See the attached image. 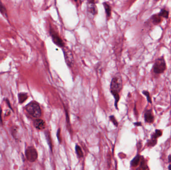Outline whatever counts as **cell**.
Wrapping results in <instances>:
<instances>
[{
    "mask_svg": "<svg viewBox=\"0 0 171 170\" xmlns=\"http://www.w3.org/2000/svg\"><path fill=\"white\" fill-rule=\"evenodd\" d=\"M152 20L153 22L155 24V25H157V24L161 22V17L159 15H154L152 17Z\"/></svg>",
    "mask_w": 171,
    "mask_h": 170,
    "instance_id": "7c38bea8",
    "label": "cell"
},
{
    "mask_svg": "<svg viewBox=\"0 0 171 170\" xmlns=\"http://www.w3.org/2000/svg\"><path fill=\"white\" fill-rule=\"evenodd\" d=\"M169 162H171V155H170L169 156Z\"/></svg>",
    "mask_w": 171,
    "mask_h": 170,
    "instance_id": "484cf974",
    "label": "cell"
},
{
    "mask_svg": "<svg viewBox=\"0 0 171 170\" xmlns=\"http://www.w3.org/2000/svg\"><path fill=\"white\" fill-rule=\"evenodd\" d=\"M88 2L89 3L94 4L95 3V0H88Z\"/></svg>",
    "mask_w": 171,
    "mask_h": 170,
    "instance_id": "cb8c5ba5",
    "label": "cell"
},
{
    "mask_svg": "<svg viewBox=\"0 0 171 170\" xmlns=\"http://www.w3.org/2000/svg\"><path fill=\"white\" fill-rule=\"evenodd\" d=\"M140 169H148L147 166L145 164V162L143 158L142 159V160L141 162V163H140Z\"/></svg>",
    "mask_w": 171,
    "mask_h": 170,
    "instance_id": "44dd1931",
    "label": "cell"
},
{
    "mask_svg": "<svg viewBox=\"0 0 171 170\" xmlns=\"http://www.w3.org/2000/svg\"><path fill=\"white\" fill-rule=\"evenodd\" d=\"M162 132L160 130H156L155 133L152 135V138L157 139V138L160 137L162 135Z\"/></svg>",
    "mask_w": 171,
    "mask_h": 170,
    "instance_id": "e0dca14e",
    "label": "cell"
},
{
    "mask_svg": "<svg viewBox=\"0 0 171 170\" xmlns=\"http://www.w3.org/2000/svg\"><path fill=\"white\" fill-rule=\"evenodd\" d=\"M76 152L79 158H82L83 157V153L81 148V147L78 145H76Z\"/></svg>",
    "mask_w": 171,
    "mask_h": 170,
    "instance_id": "5bb4252c",
    "label": "cell"
},
{
    "mask_svg": "<svg viewBox=\"0 0 171 170\" xmlns=\"http://www.w3.org/2000/svg\"><path fill=\"white\" fill-rule=\"evenodd\" d=\"M104 6L106 12V15L108 17H110L111 14V8L110 5H109L107 3H104Z\"/></svg>",
    "mask_w": 171,
    "mask_h": 170,
    "instance_id": "4fadbf2b",
    "label": "cell"
},
{
    "mask_svg": "<svg viewBox=\"0 0 171 170\" xmlns=\"http://www.w3.org/2000/svg\"><path fill=\"white\" fill-rule=\"evenodd\" d=\"M159 16L160 17H163L165 18H168L169 17V12L166 10H161V11L160 12V14H159Z\"/></svg>",
    "mask_w": 171,
    "mask_h": 170,
    "instance_id": "2e32d148",
    "label": "cell"
},
{
    "mask_svg": "<svg viewBox=\"0 0 171 170\" xmlns=\"http://www.w3.org/2000/svg\"><path fill=\"white\" fill-rule=\"evenodd\" d=\"M51 36L53 39V41L55 44L58 45L60 47H63L64 45V43L62 40V39L60 38V37L58 36V35L55 33L54 32H51Z\"/></svg>",
    "mask_w": 171,
    "mask_h": 170,
    "instance_id": "52a82bcc",
    "label": "cell"
},
{
    "mask_svg": "<svg viewBox=\"0 0 171 170\" xmlns=\"http://www.w3.org/2000/svg\"><path fill=\"white\" fill-rule=\"evenodd\" d=\"M1 114H2V109L1 107H0V121H1V122L2 123V116H1L2 115Z\"/></svg>",
    "mask_w": 171,
    "mask_h": 170,
    "instance_id": "603a6c76",
    "label": "cell"
},
{
    "mask_svg": "<svg viewBox=\"0 0 171 170\" xmlns=\"http://www.w3.org/2000/svg\"><path fill=\"white\" fill-rule=\"evenodd\" d=\"M169 169L170 170H171V165H170L169 166Z\"/></svg>",
    "mask_w": 171,
    "mask_h": 170,
    "instance_id": "4316f807",
    "label": "cell"
},
{
    "mask_svg": "<svg viewBox=\"0 0 171 170\" xmlns=\"http://www.w3.org/2000/svg\"><path fill=\"white\" fill-rule=\"evenodd\" d=\"M157 139H154L152 138L151 140L148 141V145L149 146H152L153 147L154 146L157 144Z\"/></svg>",
    "mask_w": 171,
    "mask_h": 170,
    "instance_id": "ac0fdd59",
    "label": "cell"
},
{
    "mask_svg": "<svg viewBox=\"0 0 171 170\" xmlns=\"http://www.w3.org/2000/svg\"><path fill=\"white\" fill-rule=\"evenodd\" d=\"M154 71L157 74H162L166 68L165 61L163 58H158L156 60L154 65Z\"/></svg>",
    "mask_w": 171,
    "mask_h": 170,
    "instance_id": "3957f363",
    "label": "cell"
},
{
    "mask_svg": "<svg viewBox=\"0 0 171 170\" xmlns=\"http://www.w3.org/2000/svg\"><path fill=\"white\" fill-rule=\"evenodd\" d=\"M34 127L38 130H43L46 127V123L45 121L41 119L37 118L35 120L33 123Z\"/></svg>",
    "mask_w": 171,
    "mask_h": 170,
    "instance_id": "8992f818",
    "label": "cell"
},
{
    "mask_svg": "<svg viewBox=\"0 0 171 170\" xmlns=\"http://www.w3.org/2000/svg\"><path fill=\"white\" fill-rule=\"evenodd\" d=\"M110 119L111 121H112V122L113 123V124H114L116 127H117L118 125V122H117V120H116L115 117H114V116H111L110 117Z\"/></svg>",
    "mask_w": 171,
    "mask_h": 170,
    "instance_id": "7402d4cb",
    "label": "cell"
},
{
    "mask_svg": "<svg viewBox=\"0 0 171 170\" xmlns=\"http://www.w3.org/2000/svg\"><path fill=\"white\" fill-rule=\"evenodd\" d=\"M28 98V95L27 93L25 92H21L18 94V99L19 103L22 104Z\"/></svg>",
    "mask_w": 171,
    "mask_h": 170,
    "instance_id": "9c48e42d",
    "label": "cell"
},
{
    "mask_svg": "<svg viewBox=\"0 0 171 170\" xmlns=\"http://www.w3.org/2000/svg\"><path fill=\"white\" fill-rule=\"evenodd\" d=\"M49 133L48 132H45V135H46V139L47 140V141H48V143L49 144V146H50L51 147V150H52V143H51V138H50V135H49Z\"/></svg>",
    "mask_w": 171,
    "mask_h": 170,
    "instance_id": "d6986e66",
    "label": "cell"
},
{
    "mask_svg": "<svg viewBox=\"0 0 171 170\" xmlns=\"http://www.w3.org/2000/svg\"><path fill=\"white\" fill-rule=\"evenodd\" d=\"M64 52L65 60L67 65L70 67H72L74 64V57L72 52L68 50H65L64 51Z\"/></svg>",
    "mask_w": 171,
    "mask_h": 170,
    "instance_id": "5b68a950",
    "label": "cell"
},
{
    "mask_svg": "<svg viewBox=\"0 0 171 170\" xmlns=\"http://www.w3.org/2000/svg\"><path fill=\"white\" fill-rule=\"evenodd\" d=\"M26 110L27 112L36 118H39L41 116L42 111L39 104L36 101H32L26 106Z\"/></svg>",
    "mask_w": 171,
    "mask_h": 170,
    "instance_id": "7a4b0ae2",
    "label": "cell"
},
{
    "mask_svg": "<svg viewBox=\"0 0 171 170\" xmlns=\"http://www.w3.org/2000/svg\"><path fill=\"white\" fill-rule=\"evenodd\" d=\"M0 13H1L3 16L7 17V13L6 8L1 2H0Z\"/></svg>",
    "mask_w": 171,
    "mask_h": 170,
    "instance_id": "9a60e30c",
    "label": "cell"
},
{
    "mask_svg": "<svg viewBox=\"0 0 171 170\" xmlns=\"http://www.w3.org/2000/svg\"><path fill=\"white\" fill-rule=\"evenodd\" d=\"M145 120L146 122L149 123H152L154 120V116L152 114V110H149L147 111L144 115Z\"/></svg>",
    "mask_w": 171,
    "mask_h": 170,
    "instance_id": "ba28073f",
    "label": "cell"
},
{
    "mask_svg": "<svg viewBox=\"0 0 171 170\" xmlns=\"http://www.w3.org/2000/svg\"><path fill=\"white\" fill-rule=\"evenodd\" d=\"M27 159L30 162H34L38 158V155L36 149L33 146L28 147L25 151Z\"/></svg>",
    "mask_w": 171,
    "mask_h": 170,
    "instance_id": "277c9868",
    "label": "cell"
},
{
    "mask_svg": "<svg viewBox=\"0 0 171 170\" xmlns=\"http://www.w3.org/2000/svg\"><path fill=\"white\" fill-rule=\"evenodd\" d=\"M140 159H141L140 156L139 155H137L136 157H135L134 158V159L131 161V166L134 167H137L140 163Z\"/></svg>",
    "mask_w": 171,
    "mask_h": 170,
    "instance_id": "8fae6325",
    "label": "cell"
},
{
    "mask_svg": "<svg viewBox=\"0 0 171 170\" xmlns=\"http://www.w3.org/2000/svg\"><path fill=\"white\" fill-rule=\"evenodd\" d=\"M88 13L92 16H95L97 13V10L96 6L94 4L90 3L88 7Z\"/></svg>",
    "mask_w": 171,
    "mask_h": 170,
    "instance_id": "30bf717a",
    "label": "cell"
},
{
    "mask_svg": "<svg viewBox=\"0 0 171 170\" xmlns=\"http://www.w3.org/2000/svg\"></svg>",
    "mask_w": 171,
    "mask_h": 170,
    "instance_id": "83f0119b",
    "label": "cell"
},
{
    "mask_svg": "<svg viewBox=\"0 0 171 170\" xmlns=\"http://www.w3.org/2000/svg\"><path fill=\"white\" fill-rule=\"evenodd\" d=\"M134 124L136 126H141V122H137L136 123H134Z\"/></svg>",
    "mask_w": 171,
    "mask_h": 170,
    "instance_id": "d4e9b609",
    "label": "cell"
},
{
    "mask_svg": "<svg viewBox=\"0 0 171 170\" xmlns=\"http://www.w3.org/2000/svg\"><path fill=\"white\" fill-rule=\"evenodd\" d=\"M143 94L147 97V100H148V101L151 103H152V100H151V99L150 98V94L149 93V92L148 91H144L143 92Z\"/></svg>",
    "mask_w": 171,
    "mask_h": 170,
    "instance_id": "ffe728a7",
    "label": "cell"
},
{
    "mask_svg": "<svg viewBox=\"0 0 171 170\" xmlns=\"http://www.w3.org/2000/svg\"><path fill=\"white\" fill-rule=\"evenodd\" d=\"M122 88V79L120 75L117 74L112 79L110 90L115 99V107L117 108V103L119 100L120 97L119 93Z\"/></svg>",
    "mask_w": 171,
    "mask_h": 170,
    "instance_id": "6da1fadb",
    "label": "cell"
}]
</instances>
